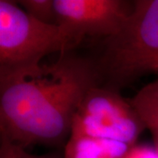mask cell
I'll list each match as a JSON object with an SVG mask.
<instances>
[{
	"label": "cell",
	"instance_id": "obj_1",
	"mask_svg": "<svg viewBox=\"0 0 158 158\" xmlns=\"http://www.w3.org/2000/svg\"><path fill=\"white\" fill-rule=\"evenodd\" d=\"M99 77L98 65L69 53L50 64L0 68L1 139L24 148L63 141Z\"/></svg>",
	"mask_w": 158,
	"mask_h": 158
},
{
	"label": "cell",
	"instance_id": "obj_2",
	"mask_svg": "<svg viewBox=\"0 0 158 158\" xmlns=\"http://www.w3.org/2000/svg\"><path fill=\"white\" fill-rule=\"evenodd\" d=\"M98 67L114 85L158 74V0L135 1L123 28L105 40Z\"/></svg>",
	"mask_w": 158,
	"mask_h": 158
},
{
	"label": "cell",
	"instance_id": "obj_3",
	"mask_svg": "<svg viewBox=\"0 0 158 158\" xmlns=\"http://www.w3.org/2000/svg\"><path fill=\"white\" fill-rule=\"evenodd\" d=\"M82 40L62 25L41 22L13 2L0 0V68L40 63L52 53H69Z\"/></svg>",
	"mask_w": 158,
	"mask_h": 158
},
{
	"label": "cell",
	"instance_id": "obj_4",
	"mask_svg": "<svg viewBox=\"0 0 158 158\" xmlns=\"http://www.w3.org/2000/svg\"><path fill=\"white\" fill-rule=\"evenodd\" d=\"M144 129L146 127L130 100L113 89L96 85L77 106L70 135L118 141L133 147Z\"/></svg>",
	"mask_w": 158,
	"mask_h": 158
},
{
	"label": "cell",
	"instance_id": "obj_5",
	"mask_svg": "<svg viewBox=\"0 0 158 158\" xmlns=\"http://www.w3.org/2000/svg\"><path fill=\"white\" fill-rule=\"evenodd\" d=\"M58 25L85 39L114 36L130 16L134 4L119 0H54Z\"/></svg>",
	"mask_w": 158,
	"mask_h": 158
},
{
	"label": "cell",
	"instance_id": "obj_6",
	"mask_svg": "<svg viewBox=\"0 0 158 158\" xmlns=\"http://www.w3.org/2000/svg\"><path fill=\"white\" fill-rule=\"evenodd\" d=\"M130 148L118 141L70 135L65 146L64 158H124Z\"/></svg>",
	"mask_w": 158,
	"mask_h": 158
},
{
	"label": "cell",
	"instance_id": "obj_7",
	"mask_svg": "<svg viewBox=\"0 0 158 158\" xmlns=\"http://www.w3.org/2000/svg\"><path fill=\"white\" fill-rule=\"evenodd\" d=\"M150 134L158 132V78L148 84L130 99Z\"/></svg>",
	"mask_w": 158,
	"mask_h": 158
},
{
	"label": "cell",
	"instance_id": "obj_8",
	"mask_svg": "<svg viewBox=\"0 0 158 158\" xmlns=\"http://www.w3.org/2000/svg\"><path fill=\"white\" fill-rule=\"evenodd\" d=\"M18 3L34 19L48 24H57L54 0H22Z\"/></svg>",
	"mask_w": 158,
	"mask_h": 158
},
{
	"label": "cell",
	"instance_id": "obj_9",
	"mask_svg": "<svg viewBox=\"0 0 158 158\" xmlns=\"http://www.w3.org/2000/svg\"><path fill=\"white\" fill-rule=\"evenodd\" d=\"M0 158H48L29 153L26 148L1 139Z\"/></svg>",
	"mask_w": 158,
	"mask_h": 158
},
{
	"label": "cell",
	"instance_id": "obj_10",
	"mask_svg": "<svg viewBox=\"0 0 158 158\" xmlns=\"http://www.w3.org/2000/svg\"><path fill=\"white\" fill-rule=\"evenodd\" d=\"M124 158H158V150L156 147L135 145L130 148Z\"/></svg>",
	"mask_w": 158,
	"mask_h": 158
}]
</instances>
